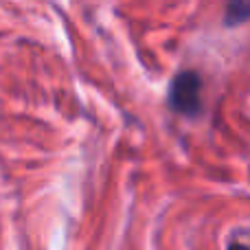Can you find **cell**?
<instances>
[{
  "label": "cell",
  "instance_id": "cell-1",
  "mask_svg": "<svg viewBox=\"0 0 250 250\" xmlns=\"http://www.w3.org/2000/svg\"><path fill=\"white\" fill-rule=\"evenodd\" d=\"M200 90H202L200 75L193 70H182L173 77L171 86H169L167 105L182 117H198L200 110H202Z\"/></svg>",
  "mask_w": 250,
  "mask_h": 250
},
{
  "label": "cell",
  "instance_id": "cell-2",
  "mask_svg": "<svg viewBox=\"0 0 250 250\" xmlns=\"http://www.w3.org/2000/svg\"><path fill=\"white\" fill-rule=\"evenodd\" d=\"M244 22H250V0H233L226 7L224 24L226 26H239Z\"/></svg>",
  "mask_w": 250,
  "mask_h": 250
},
{
  "label": "cell",
  "instance_id": "cell-3",
  "mask_svg": "<svg viewBox=\"0 0 250 250\" xmlns=\"http://www.w3.org/2000/svg\"><path fill=\"white\" fill-rule=\"evenodd\" d=\"M230 250H246V248H244V246H239V244H237V246H233Z\"/></svg>",
  "mask_w": 250,
  "mask_h": 250
}]
</instances>
